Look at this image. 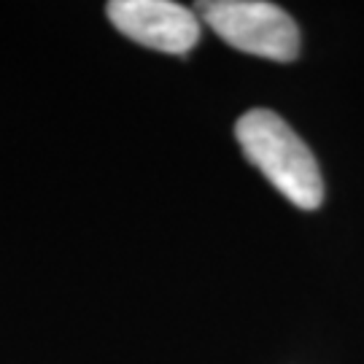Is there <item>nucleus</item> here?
Wrapping results in <instances>:
<instances>
[{
    "mask_svg": "<svg viewBox=\"0 0 364 364\" xmlns=\"http://www.w3.org/2000/svg\"><path fill=\"white\" fill-rule=\"evenodd\" d=\"M237 144L251 165L273 183L289 203L313 210L324 200V178L313 151L297 132L270 108L246 111L235 124Z\"/></svg>",
    "mask_w": 364,
    "mask_h": 364,
    "instance_id": "1",
    "label": "nucleus"
},
{
    "mask_svg": "<svg viewBox=\"0 0 364 364\" xmlns=\"http://www.w3.org/2000/svg\"><path fill=\"white\" fill-rule=\"evenodd\" d=\"M205 25L230 46L254 57L291 63L299 54V27L267 0H208L197 6Z\"/></svg>",
    "mask_w": 364,
    "mask_h": 364,
    "instance_id": "2",
    "label": "nucleus"
},
{
    "mask_svg": "<svg viewBox=\"0 0 364 364\" xmlns=\"http://www.w3.org/2000/svg\"><path fill=\"white\" fill-rule=\"evenodd\" d=\"M108 19L130 41L168 54H186L200 41L195 11L170 0H111Z\"/></svg>",
    "mask_w": 364,
    "mask_h": 364,
    "instance_id": "3",
    "label": "nucleus"
}]
</instances>
